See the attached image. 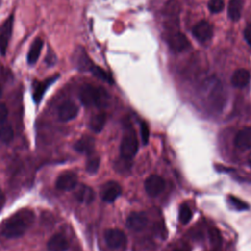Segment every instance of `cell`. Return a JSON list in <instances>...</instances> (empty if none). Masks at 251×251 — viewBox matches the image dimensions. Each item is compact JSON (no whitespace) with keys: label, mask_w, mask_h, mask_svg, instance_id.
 <instances>
[{"label":"cell","mask_w":251,"mask_h":251,"mask_svg":"<svg viewBox=\"0 0 251 251\" xmlns=\"http://www.w3.org/2000/svg\"><path fill=\"white\" fill-rule=\"evenodd\" d=\"M34 222V213L30 209H21L6 220L1 233L6 238H17L25 233Z\"/></svg>","instance_id":"cell-1"},{"label":"cell","mask_w":251,"mask_h":251,"mask_svg":"<svg viewBox=\"0 0 251 251\" xmlns=\"http://www.w3.org/2000/svg\"><path fill=\"white\" fill-rule=\"evenodd\" d=\"M78 96L80 102L86 107L105 106L109 98L108 93L103 88L92 84L82 85L79 89Z\"/></svg>","instance_id":"cell-2"},{"label":"cell","mask_w":251,"mask_h":251,"mask_svg":"<svg viewBox=\"0 0 251 251\" xmlns=\"http://www.w3.org/2000/svg\"><path fill=\"white\" fill-rule=\"evenodd\" d=\"M120 150L122 158L126 160L131 159L137 153L138 140L132 129H129L125 133L123 140L121 142Z\"/></svg>","instance_id":"cell-3"},{"label":"cell","mask_w":251,"mask_h":251,"mask_svg":"<svg viewBox=\"0 0 251 251\" xmlns=\"http://www.w3.org/2000/svg\"><path fill=\"white\" fill-rule=\"evenodd\" d=\"M104 238L106 244L112 249H119L125 247L126 244V233L119 228H109L105 231Z\"/></svg>","instance_id":"cell-4"},{"label":"cell","mask_w":251,"mask_h":251,"mask_svg":"<svg viewBox=\"0 0 251 251\" xmlns=\"http://www.w3.org/2000/svg\"><path fill=\"white\" fill-rule=\"evenodd\" d=\"M166 187L164 178L158 175L149 176L144 181V188L148 195L157 196L161 194Z\"/></svg>","instance_id":"cell-5"},{"label":"cell","mask_w":251,"mask_h":251,"mask_svg":"<svg viewBox=\"0 0 251 251\" xmlns=\"http://www.w3.org/2000/svg\"><path fill=\"white\" fill-rule=\"evenodd\" d=\"M56 188L63 191L74 189L77 185V176L72 171H66L59 175L55 182Z\"/></svg>","instance_id":"cell-6"},{"label":"cell","mask_w":251,"mask_h":251,"mask_svg":"<svg viewBox=\"0 0 251 251\" xmlns=\"http://www.w3.org/2000/svg\"><path fill=\"white\" fill-rule=\"evenodd\" d=\"M148 223L147 215L144 212H131L126 218V226L133 231H141Z\"/></svg>","instance_id":"cell-7"},{"label":"cell","mask_w":251,"mask_h":251,"mask_svg":"<svg viewBox=\"0 0 251 251\" xmlns=\"http://www.w3.org/2000/svg\"><path fill=\"white\" fill-rule=\"evenodd\" d=\"M78 114V107L71 100L63 102L58 108V118L62 122H69L74 120Z\"/></svg>","instance_id":"cell-8"},{"label":"cell","mask_w":251,"mask_h":251,"mask_svg":"<svg viewBox=\"0 0 251 251\" xmlns=\"http://www.w3.org/2000/svg\"><path fill=\"white\" fill-rule=\"evenodd\" d=\"M122 194V187L116 181H108L101 188V198L104 202L112 203Z\"/></svg>","instance_id":"cell-9"},{"label":"cell","mask_w":251,"mask_h":251,"mask_svg":"<svg viewBox=\"0 0 251 251\" xmlns=\"http://www.w3.org/2000/svg\"><path fill=\"white\" fill-rule=\"evenodd\" d=\"M192 34L198 41L206 42L213 35V27L209 22L200 21L193 26Z\"/></svg>","instance_id":"cell-10"},{"label":"cell","mask_w":251,"mask_h":251,"mask_svg":"<svg viewBox=\"0 0 251 251\" xmlns=\"http://www.w3.org/2000/svg\"><path fill=\"white\" fill-rule=\"evenodd\" d=\"M12 29H13V17L11 16L2 25L0 29V54L2 56H5L8 44L12 35Z\"/></svg>","instance_id":"cell-11"},{"label":"cell","mask_w":251,"mask_h":251,"mask_svg":"<svg viewBox=\"0 0 251 251\" xmlns=\"http://www.w3.org/2000/svg\"><path fill=\"white\" fill-rule=\"evenodd\" d=\"M169 45L173 51L182 52L190 47V42L184 34L180 32H175L169 38Z\"/></svg>","instance_id":"cell-12"},{"label":"cell","mask_w":251,"mask_h":251,"mask_svg":"<svg viewBox=\"0 0 251 251\" xmlns=\"http://www.w3.org/2000/svg\"><path fill=\"white\" fill-rule=\"evenodd\" d=\"M234 146L242 151L251 148V128L245 127L239 130L234 137Z\"/></svg>","instance_id":"cell-13"},{"label":"cell","mask_w":251,"mask_h":251,"mask_svg":"<svg viewBox=\"0 0 251 251\" xmlns=\"http://www.w3.org/2000/svg\"><path fill=\"white\" fill-rule=\"evenodd\" d=\"M69 246L70 244L68 239L60 233L51 236L47 242L48 251H67L69 249Z\"/></svg>","instance_id":"cell-14"},{"label":"cell","mask_w":251,"mask_h":251,"mask_svg":"<svg viewBox=\"0 0 251 251\" xmlns=\"http://www.w3.org/2000/svg\"><path fill=\"white\" fill-rule=\"evenodd\" d=\"M57 77H58V75L47 78L44 81H35L34 82L32 97H33V100L35 101V103H39L41 101L46 89L57 79Z\"/></svg>","instance_id":"cell-15"},{"label":"cell","mask_w":251,"mask_h":251,"mask_svg":"<svg viewBox=\"0 0 251 251\" xmlns=\"http://www.w3.org/2000/svg\"><path fill=\"white\" fill-rule=\"evenodd\" d=\"M231 84L237 88H243L250 81V73L246 69H237L231 75Z\"/></svg>","instance_id":"cell-16"},{"label":"cell","mask_w":251,"mask_h":251,"mask_svg":"<svg viewBox=\"0 0 251 251\" xmlns=\"http://www.w3.org/2000/svg\"><path fill=\"white\" fill-rule=\"evenodd\" d=\"M95 141L91 136H82L80 139L75 141L74 144V148L78 153L91 154L94 149Z\"/></svg>","instance_id":"cell-17"},{"label":"cell","mask_w":251,"mask_h":251,"mask_svg":"<svg viewBox=\"0 0 251 251\" xmlns=\"http://www.w3.org/2000/svg\"><path fill=\"white\" fill-rule=\"evenodd\" d=\"M76 200L80 203L84 204H90L94 201L95 193L93 189L87 185H81L75 194Z\"/></svg>","instance_id":"cell-18"},{"label":"cell","mask_w":251,"mask_h":251,"mask_svg":"<svg viewBox=\"0 0 251 251\" xmlns=\"http://www.w3.org/2000/svg\"><path fill=\"white\" fill-rule=\"evenodd\" d=\"M243 4L244 0H229L227 6V15L231 21L236 22L240 19Z\"/></svg>","instance_id":"cell-19"},{"label":"cell","mask_w":251,"mask_h":251,"mask_svg":"<svg viewBox=\"0 0 251 251\" xmlns=\"http://www.w3.org/2000/svg\"><path fill=\"white\" fill-rule=\"evenodd\" d=\"M42 47H43V41L41 38H36L32 42V44L30 45L29 51L27 53V62L30 65H33L36 63V61L38 60L39 55L41 53Z\"/></svg>","instance_id":"cell-20"},{"label":"cell","mask_w":251,"mask_h":251,"mask_svg":"<svg viewBox=\"0 0 251 251\" xmlns=\"http://www.w3.org/2000/svg\"><path fill=\"white\" fill-rule=\"evenodd\" d=\"M106 114L105 113H98L94 116H92V118L90 119V122H89V126L91 128L92 131L98 133L100 132L105 124H106Z\"/></svg>","instance_id":"cell-21"},{"label":"cell","mask_w":251,"mask_h":251,"mask_svg":"<svg viewBox=\"0 0 251 251\" xmlns=\"http://www.w3.org/2000/svg\"><path fill=\"white\" fill-rule=\"evenodd\" d=\"M75 63L76 67L80 70H88L89 71L91 66L93 65L83 50L77 49V53L75 54Z\"/></svg>","instance_id":"cell-22"},{"label":"cell","mask_w":251,"mask_h":251,"mask_svg":"<svg viewBox=\"0 0 251 251\" xmlns=\"http://www.w3.org/2000/svg\"><path fill=\"white\" fill-rule=\"evenodd\" d=\"M14 137V131L9 124H0V141L4 143L10 142Z\"/></svg>","instance_id":"cell-23"},{"label":"cell","mask_w":251,"mask_h":251,"mask_svg":"<svg viewBox=\"0 0 251 251\" xmlns=\"http://www.w3.org/2000/svg\"><path fill=\"white\" fill-rule=\"evenodd\" d=\"M89 71L97 78H99L101 80H104V81H106L108 83H113V79H112L111 75L106 71H104L102 68H100L98 66H95V65H92Z\"/></svg>","instance_id":"cell-24"},{"label":"cell","mask_w":251,"mask_h":251,"mask_svg":"<svg viewBox=\"0 0 251 251\" xmlns=\"http://www.w3.org/2000/svg\"><path fill=\"white\" fill-rule=\"evenodd\" d=\"M192 217V213L190 208L188 207L187 204H181L179 207V213H178V219L181 224L186 225Z\"/></svg>","instance_id":"cell-25"},{"label":"cell","mask_w":251,"mask_h":251,"mask_svg":"<svg viewBox=\"0 0 251 251\" xmlns=\"http://www.w3.org/2000/svg\"><path fill=\"white\" fill-rule=\"evenodd\" d=\"M100 165V158L98 156H91L87 159L85 164V170L89 174H95Z\"/></svg>","instance_id":"cell-26"},{"label":"cell","mask_w":251,"mask_h":251,"mask_svg":"<svg viewBox=\"0 0 251 251\" xmlns=\"http://www.w3.org/2000/svg\"><path fill=\"white\" fill-rule=\"evenodd\" d=\"M225 7L224 0H209L208 2V9L212 13H220L223 11Z\"/></svg>","instance_id":"cell-27"},{"label":"cell","mask_w":251,"mask_h":251,"mask_svg":"<svg viewBox=\"0 0 251 251\" xmlns=\"http://www.w3.org/2000/svg\"><path fill=\"white\" fill-rule=\"evenodd\" d=\"M228 202H229L233 207H235L237 210H246V209H248V204L245 203L244 201H242L241 199L235 197V196L229 195V196H228Z\"/></svg>","instance_id":"cell-28"},{"label":"cell","mask_w":251,"mask_h":251,"mask_svg":"<svg viewBox=\"0 0 251 251\" xmlns=\"http://www.w3.org/2000/svg\"><path fill=\"white\" fill-rule=\"evenodd\" d=\"M140 134H141V139L142 143L146 145L149 140V127L148 125L145 122H142L140 124Z\"/></svg>","instance_id":"cell-29"},{"label":"cell","mask_w":251,"mask_h":251,"mask_svg":"<svg viewBox=\"0 0 251 251\" xmlns=\"http://www.w3.org/2000/svg\"><path fill=\"white\" fill-rule=\"evenodd\" d=\"M209 233H210L211 241H212L214 244L218 245V244H220V243L222 242L220 232H219L216 228H211V229H210V231H209Z\"/></svg>","instance_id":"cell-30"},{"label":"cell","mask_w":251,"mask_h":251,"mask_svg":"<svg viewBox=\"0 0 251 251\" xmlns=\"http://www.w3.org/2000/svg\"><path fill=\"white\" fill-rule=\"evenodd\" d=\"M8 117V108L5 104L0 103V124L4 123Z\"/></svg>","instance_id":"cell-31"},{"label":"cell","mask_w":251,"mask_h":251,"mask_svg":"<svg viewBox=\"0 0 251 251\" xmlns=\"http://www.w3.org/2000/svg\"><path fill=\"white\" fill-rule=\"evenodd\" d=\"M244 38H245L246 42L251 46V24L246 25V27L244 29Z\"/></svg>","instance_id":"cell-32"},{"label":"cell","mask_w":251,"mask_h":251,"mask_svg":"<svg viewBox=\"0 0 251 251\" xmlns=\"http://www.w3.org/2000/svg\"><path fill=\"white\" fill-rule=\"evenodd\" d=\"M3 200H4V194H3V192L0 190V203H2Z\"/></svg>","instance_id":"cell-33"},{"label":"cell","mask_w":251,"mask_h":251,"mask_svg":"<svg viewBox=\"0 0 251 251\" xmlns=\"http://www.w3.org/2000/svg\"><path fill=\"white\" fill-rule=\"evenodd\" d=\"M248 165H249V167L251 168V153H250L249 156H248Z\"/></svg>","instance_id":"cell-34"},{"label":"cell","mask_w":251,"mask_h":251,"mask_svg":"<svg viewBox=\"0 0 251 251\" xmlns=\"http://www.w3.org/2000/svg\"><path fill=\"white\" fill-rule=\"evenodd\" d=\"M1 96H2V86L0 84V98H1Z\"/></svg>","instance_id":"cell-35"},{"label":"cell","mask_w":251,"mask_h":251,"mask_svg":"<svg viewBox=\"0 0 251 251\" xmlns=\"http://www.w3.org/2000/svg\"><path fill=\"white\" fill-rule=\"evenodd\" d=\"M174 251H187V250H185V249H176Z\"/></svg>","instance_id":"cell-36"}]
</instances>
